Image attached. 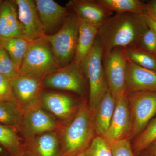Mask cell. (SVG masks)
I'll list each match as a JSON object with an SVG mask.
<instances>
[{
    "label": "cell",
    "instance_id": "cell-1",
    "mask_svg": "<svg viewBox=\"0 0 156 156\" xmlns=\"http://www.w3.org/2000/svg\"><path fill=\"white\" fill-rule=\"evenodd\" d=\"M148 28L144 15L119 13L112 15L98 30L103 53L116 48H138Z\"/></svg>",
    "mask_w": 156,
    "mask_h": 156
},
{
    "label": "cell",
    "instance_id": "cell-2",
    "mask_svg": "<svg viewBox=\"0 0 156 156\" xmlns=\"http://www.w3.org/2000/svg\"><path fill=\"white\" fill-rule=\"evenodd\" d=\"M93 114L86 101L79 105L72 119L62 122L58 132L62 156H76L86 150L95 135Z\"/></svg>",
    "mask_w": 156,
    "mask_h": 156
},
{
    "label": "cell",
    "instance_id": "cell-3",
    "mask_svg": "<svg viewBox=\"0 0 156 156\" xmlns=\"http://www.w3.org/2000/svg\"><path fill=\"white\" fill-rule=\"evenodd\" d=\"M103 48L98 35L92 49L82 63L85 75L89 82V106L94 113L103 95L109 90L102 64Z\"/></svg>",
    "mask_w": 156,
    "mask_h": 156
},
{
    "label": "cell",
    "instance_id": "cell-4",
    "mask_svg": "<svg viewBox=\"0 0 156 156\" xmlns=\"http://www.w3.org/2000/svg\"><path fill=\"white\" fill-rule=\"evenodd\" d=\"M80 21L75 13L70 14L59 30L43 37L50 44L60 68L69 64L75 56Z\"/></svg>",
    "mask_w": 156,
    "mask_h": 156
},
{
    "label": "cell",
    "instance_id": "cell-5",
    "mask_svg": "<svg viewBox=\"0 0 156 156\" xmlns=\"http://www.w3.org/2000/svg\"><path fill=\"white\" fill-rule=\"evenodd\" d=\"M59 68L51 46L42 37L31 42L18 75L32 76L43 80Z\"/></svg>",
    "mask_w": 156,
    "mask_h": 156
},
{
    "label": "cell",
    "instance_id": "cell-6",
    "mask_svg": "<svg viewBox=\"0 0 156 156\" xmlns=\"http://www.w3.org/2000/svg\"><path fill=\"white\" fill-rule=\"evenodd\" d=\"M128 60L126 48H115L103 53L102 64L109 90L115 101L126 94Z\"/></svg>",
    "mask_w": 156,
    "mask_h": 156
},
{
    "label": "cell",
    "instance_id": "cell-7",
    "mask_svg": "<svg viewBox=\"0 0 156 156\" xmlns=\"http://www.w3.org/2000/svg\"><path fill=\"white\" fill-rule=\"evenodd\" d=\"M131 121L130 136H138L156 115V92L127 93Z\"/></svg>",
    "mask_w": 156,
    "mask_h": 156
},
{
    "label": "cell",
    "instance_id": "cell-8",
    "mask_svg": "<svg viewBox=\"0 0 156 156\" xmlns=\"http://www.w3.org/2000/svg\"><path fill=\"white\" fill-rule=\"evenodd\" d=\"M85 76L82 63L73 60L66 66L60 68L44 78L43 86L83 95L85 92Z\"/></svg>",
    "mask_w": 156,
    "mask_h": 156
},
{
    "label": "cell",
    "instance_id": "cell-9",
    "mask_svg": "<svg viewBox=\"0 0 156 156\" xmlns=\"http://www.w3.org/2000/svg\"><path fill=\"white\" fill-rule=\"evenodd\" d=\"M61 122L40 106L23 110L18 131L27 140L44 133L58 131Z\"/></svg>",
    "mask_w": 156,
    "mask_h": 156
},
{
    "label": "cell",
    "instance_id": "cell-10",
    "mask_svg": "<svg viewBox=\"0 0 156 156\" xmlns=\"http://www.w3.org/2000/svg\"><path fill=\"white\" fill-rule=\"evenodd\" d=\"M43 80L32 76L18 75L11 82L14 98L23 110L41 106Z\"/></svg>",
    "mask_w": 156,
    "mask_h": 156
},
{
    "label": "cell",
    "instance_id": "cell-11",
    "mask_svg": "<svg viewBox=\"0 0 156 156\" xmlns=\"http://www.w3.org/2000/svg\"><path fill=\"white\" fill-rule=\"evenodd\" d=\"M131 112L127 94L116 101L115 108L107 133L103 137L110 145L131 135Z\"/></svg>",
    "mask_w": 156,
    "mask_h": 156
},
{
    "label": "cell",
    "instance_id": "cell-12",
    "mask_svg": "<svg viewBox=\"0 0 156 156\" xmlns=\"http://www.w3.org/2000/svg\"><path fill=\"white\" fill-rule=\"evenodd\" d=\"M18 18L23 31V38L29 42L42 38L46 34L34 1L14 0Z\"/></svg>",
    "mask_w": 156,
    "mask_h": 156
},
{
    "label": "cell",
    "instance_id": "cell-13",
    "mask_svg": "<svg viewBox=\"0 0 156 156\" xmlns=\"http://www.w3.org/2000/svg\"><path fill=\"white\" fill-rule=\"evenodd\" d=\"M76 106L74 99L66 94L52 91L42 93V108L62 122L74 116L79 107Z\"/></svg>",
    "mask_w": 156,
    "mask_h": 156
},
{
    "label": "cell",
    "instance_id": "cell-14",
    "mask_svg": "<svg viewBox=\"0 0 156 156\" xmlns=\"http://www.w3.org/2000/svg\"><path fill=\"white\" fill-rule=\"evenodd\" d=\"M68 7L76 14L80 20L99 28L113 15L101 5L97 0H71Z\"/></svg>",
    "mask_w": 156,
    "mask_h": 156
},
{
    "label": "cell",
    "instance_id": "cell-15",
    "mask_svg": "<svg viewBox=\"0 0 156 156\" xmlns=\"http://www.w3.org/2000/svg\"><path fill=\"white\" fill-rule=\"evenodd\" d=\"M24 156H62L58 131L47 132L25 140Z\"/></svg>",
    "mask_w": 156,
    "mask_h": 156
},
{
    "label": "cell",
    "instance_id": "cell-16",
    "mask_svg": "<svg viewBox=\"0 0 156 156\" xmlns=\"http://www.w3.org/2000/svg\"><path fill=\"white\" fill-rule=\"evenodd\" d=\"M138 92H156V72L141 67L129 59L126 94Z\"/></svg>",
    "mask_w": 156,
    "mask_h": 156
},
{
    "label": "cell",
    "instance_id": "cell-17",
    "mask_svg": "<svg viewBox=\"0 0 156 156\" xmlns=\"http://www.w3.org/2000/svg\"><path fill=\"white\" fill-rule=\"evenodd\" d=\"M34 1L46 34L61 27L70 14L66 8L53 0Z\"/></svg>",
    "mask_w": 156,
    "mask_h": 156
},
{
    "label": "cell",
    "instance_id": "cell-18",
    "mask_svg": "<svg viewBox=\"0 0 156 156\" xmlns=\"http://www.w3.org/2000/svg\"><path fill=\"white\" fill-rule=\"evenodd\" d=\"M23 38V31L14 1H3L0 8V38Z\"/></svg>",
    "mask_w": 156,
    "mask_h": 156
},
{
    "label": "cell",
    "instance_id": "cell-19",
    "mask_svg": "<svg viewBox=\"0 0 156 156\" xmlns=\"http://www.w3.org/2000/svg\"><path fill=\"white\" fill-rule=\"evenodd\" d=\"M116 101L109 90L103 95L93 113V122L95 135L104 137L109 128Z\"/></svg>",
    "mask_w": 156,
    "mask_h": 156
},
{
    "label": "cell",
    "instance_id": "cell-20",
    "mask_svg": "<svg viewBox=\"0 0 156 156\" xmlns=\"http://www.w3.org/2000/svg\"><path fill=\"white\" fill-rule=\"evenodd\" d=\"M79 33L75 56L73 60L82 63L92 49L99 28L80 20Z\"/></svg>",
    "mask_w": 156,
    "mask_h": 156
},
{
    "label": "cell",
    "instance_id": "cell-21",
    "mask_svg": "<svg viewBox=\"0 0 156 156\" xmlns=\"http://www.w3.org/2000/svg\"><path fill=\"white\" fill-rule=\"evenodd\" d=\"M14 127L0 124V146L10 156H24V144Z\"/></svg>",
    "mask_w": 156,
    "mask_h": 156
},
{
    "label": "cell",
    "instance_id": "cell-22",
    "mask_svg": "<svg viewBox=\"0 0 156 156\" xmlns=\"http://www.w3.org/2000/svg\"><path fill=\"white\" fill-rule=\"evenodd\" d=\"M30 43L24 38H0V46L9 54L18 73Z\"/></svg>",
    "mask_w": 156,
    "mask_h": 156
},
{
    "label": "cell",
    "instance_id": "cell-23",
    "mask_svg": "<svg viewBox=\"0 0 156 156\" xmlns=\"http://www.w3.org/2000/svg\"><path fill=\"white\" fill-rule=\"evenodd\" d=\"M111 12L131 13L140 15L146 14V3L140 0H97Z\"/></svg>",
    "mask_w": 156,
    "mask_h": 156
},
{
    "label": "cell",
    "instance_id": "cell-24",
    "mask_svg": "<svg viewBox=\"0 0 156 156\" xmlns=\"http://www.w3.org/2000/svg\"><path fill=\"white\" fill-rule=\"evenodd\" d=\"M23 117V110L18 104L0 100V124L14 127L19 130Z\"/></svg>",
    "mask_w": 156,
    "mask_h": 156
},
{
    "label": "cell",
    "instance_id": "cell-25",
    "mask_svg": "<svg viewBox=\"0 0 156 156\" xmlns=\"http://www.w3.org/2000/svg\"><path fill=\"white\" fill-rule=\"evenodd\" d=\"M156 140V115L138 135L133 145L134 154L142 153Z\"/></svg>",
    "mask_w": 156,
    "mask_h": 156
},
{
    "label": "cell",
    "instance_id": "cell-26",
    "mask_svg": "<svg viewBox=\"0 0 156 156\" xmlns=\"http://www.w3.org/2000/svg\"><path fill=\"white\" fill-rule=\"evenodd\" d=\"M129 60L144 68L156 72V57L137 47L126 48Z\"/></svg>",
    "mask_w": 156,
    "mask_h": 156
},
{
    "label": "cell",
    "instance_id": "cell-27",
    "mask_svg": "<svg viewBox=\"0 0 156 156\" xmlns=\"http://www.w3.org/2000/svg\"><path fill=\"white\" fill-rule=\"evenodd\" d=\"M86 156H112L111 145L103 137L95 136L85 151Z\"/></svg>",
    "mask_w": 156,
    "mask_h": 156
},
{
    "label": "cell",
    "instance_id": "cell-28",
    "mask_svg": "<svg viewBox=\"0 0 156 156\" xmlns=\"http://www.w3.org/2000/svg\"><path fill=\"white\" fill-rule=\"evenodd\" d=\"M0 74L12 82L18 72L9 54L0 46Z\"/></svg>",
    "mask_w": 156,
    "mask_h": 156
},
{
    "label": "cell",
    "instance_id": "cell-29",
    "mask_svg": "<svg viewBox=\"0 0 156 156\" xmlns=\"http://www.w3.org/2000/svg\"><path fill=\"white\" fill-rule=\"evenodd\" d=\"M138 48L156 57V35L150 29L148 28L144 33Z\"/></svg>",
    "mask_w": 156,
    "mask_h": 156
},
{
    "label": "cell",
    "instance_id": "cell-30",
    "mask_svg": "<svg viewBox=\"0 0 156 156\" xmlns=\"http://www.w3.org/2000/svg\"><path fill=\"white\" fill-rule=\"evenodd\" d=\"M111 147L112 156H135L128 138L115 142Z\"/></svg>",
    "mask_w": 156,
    "mask_h": 156
},
{
    "label": "cell",
    "instance_id": "cell-31",
    "mask_svg": "<svg viewBox=\"0 0 156 156\" xmlns=\"http://www.w3.org/2000/svg\"><path fill=\"white\" fill-rule=\"evenodd\" d=\"M11 82L0 74V100H8L17 103L13 94Z\"/></svg>",
    "mask_w": 156,
    "mask_h": 156
},
{
    "label": "cell",
    "instance_id": "cell-32",
    "mask_svg": "<svg viewBox=\"0 0 156 156\" xmlns=\"http://www.w3.org/2000/svg\"><path fill=\"white\" fill-rule=\"evenodd\" d=\"M144 15L145 17L148 27L156 35V21L152 19L147 13Z\"/></svg>",
    "mask_w": 156,
    "mask_h": 156
},
{
    "label": "cell",
    "instance_id": "cell-33",
    "mask_svg": "<svg viewBox=\"0 0 156 156\" xmlns=\"http://www.w3.org/2000/svg\"><path fill=\"white\" fill-rule=\"evenodd\" d=\"M147 13H156V0L149 1L146 3Z\"/></svg>",
    "mask_w": 156,
    "mask_h": 156
},
{
    "label": "cell",
    "instance_id": "cell-34",
    "mask_svg": "<svg viewBox=\"0 0 156 156\" xmlns=\"http://www.w3.org/2000/svg\"><path fill=\"white\" fill-rule=\"evenodd\" d=\"M145 151L151 156H156V140L153 142Z\"/></svg>",
    "mask_w": 156,
    "mask_h": 156
},
{
    "label": "cell",
    "instance_id": "cell-35",
    "mask_svg": "<svg viewBox=\"0 0 156 156\" xmlns=\"http://www.w3.org/2000/svg\"><path fill=\"white\" fill-rule=\"evenodd\" d=\"M0 156H10L9 153L0 146Z\"/></svg>",
    "mask_w": 156,
    "mask_h": 156
},
{
    "label": "cell",
    "instance_id": "cell-36",
    "mask_svg": "<svg viewBox=\"0 0 156 156\" xmlns=\"http://www.w3.org/2000/svg\"><path fill=\"white\" fill-rule=\"evenodd\" d=\"M147 14L152 19L156 21V13H147Z\"/></svg>",
    "mask_w": 156,
    "mask_h": 156
},
{
    "label": "cell",
    "instance_id": "cell-37",
    "mask_svg": "<svg viewBox=\"0 0 156 156\" xmlns=\"http://www.w3.org/2000/svg\"><path fill=\"white\" fill-rule=\"evenodd\" d=\"M76 156H86L85 151H84L83 152H82L80 153L79 154H78Z\"/></svg>",
    "mask_w": 156,
    "mask_h": 156
},
{
    "label": "cell",
    "instance_id": "cell-38",
    "mask_svg": "<svg viewBox=\"0 0 156 156\" xmlns=\"http://www.w3.org/2000/svg\"><path fill=\"white\" fill-rule=\"evenodd\" d=\"M143 156H151V155H150L149 154H147V153L146 152V153H145V154H144V155H143Z\"/></svg>",
    "mask_w": 156,
    "mask_h": 156
},
{
    "label": "cell",
    "instance_id": "cell-39",
    "mask_svg": "<svg viewBox=\"0 0 156 156\" xmlns=\"http://www.w3.org/2000/svg\"><path fill=\"white\" fill-rule=\"evenodd\" d=\"M3 2V1H2V0H0V8H1V6L2 5V4Z\"/></svg>",
    "mask_w": 156,
    "mask_h": 156
},
{
    "label": "cell",
    "instance_id": "cell-40",
    "mask_svg": "<svg viewBox=\"0 0 156 156\" xmlns=\"http://www.w3.org/2000/svg\"></svg>",
    "mask_w": 156,
    "mask_h": 156
}]
</instances>
